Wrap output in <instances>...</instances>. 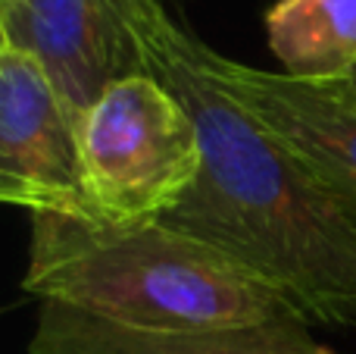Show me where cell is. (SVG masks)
Wrapping results in <instances>:
<instances>
[{
  "instance_id": "obj_4",
  "label": "cell",
  "mask_w": 356,
  "mask_h": 354,
  "mask_svg": "<svg viewBox=\"0 0 356 354\" xmlns=\"http://www.w3.org/2000/svg\"><path fill=\"white\" fill-rule=\"evenodd\" d=\"M0 201L31 217L97 220L85 182L81 119L35 56L0 44Z\"/></svg>"
},
{
  "instance_id": "obj_8",
  "label": "cell",
  "mask_w": 356,
  "mask_h": 354,
  "mask_svg": "<svg viewBox=\"0 0 356 354\" xmlns=\"http://www.w3.org/2000/svg\"><path fill=\"white\" fill-rule=\"evenodd\" d=\"M266 35L288 75L344 82L356 66V0H278Z\"/></svg>"
},
{
  "instance_id": "obj_2",
  "label": "cell",
  "mask_w": 356,
  "mask_h": 354,
  "mask_svg": "<svg viewBox=\"0 0 356 354\" xmlns=\"http://www.w3.org/2000/svg\"><path fill=\"white\" fill-rule=\"evenodd\" d=\"M22 288L44 305L138 332H213L309 323L225 251L163 223L31 217Z\"/></svg>"
},
{
  "instance_id": "obj_1",
  "label": "cell",
  "mask_w": 356,
  "mask_h": 354,
  "mask_svg": "<svg viewBox=\"0 0 356 354\" xmlns=\"http://www.w3.org/2000/svg\"><path fill=\"white\" fill-rule=\"evenodd\" d=\"M141 72L175 91L200 132L203 169L156 223L244 263L307 320L356 326V201L307 169L197 60V38L160 0H119Z\"/></svg>"
},
{
  "instance_id": "obj_9",
  "label": "cell",
  "mask_w": 356,
  "mask_h": 354,
  "mask_svg": "<svg viewBox=\"0 0 356 354\" xmlns=\"http://www.w3.org/2000/svg\"><path fill=\"white\" fill-rule=\"evenodd\" d=\"M334 85H338V88H341V91H344V94H347V98H350V100H353V104H356V66H353V72H350V75H347V79H344V82H334Z\"/></svg>"
},
{
  "instance_id": "obj_3",
  "label": "cell",
  "mask_w": 356,
  "mask_h": 354,
  "mask_svg": "<svg viewBox=\"0 0 356 354\" xmlns=\"http://www.w3.org/2000/svg\"><path fill=\"white\" fill-rule=\"evenodd\" d=\"M81 157L94 213L113 226L163 220L203 169L194 116L150 72L116 79L88 107Z\"/></svg>"
},
{
  "instance_id": "obj_7",
  "label": "cell",
  "mask_w": 356,
  "mask_h": 354,
  "mask_svg": "<svg viewBox=\"0 0 356 354\" xmlns=\"http://www.w3.org/2000/svg\"><path fill=\"white\" fill-rule=\"evenodd\" d=\"M29 354H334L313 342L307 323L247 326L213 332H138L88 317L63 305H44Z\"/></svg>"
},
{
  "instance_id": "obj_6",
  "label": "cell",
  "mask_w": 356,
  "mask_h": 354,
  "mask_svg": "<svg viewBox=\"0 0 356 354\" xmlns=\"http://www.w3.org/2000/svg\"><path fill=\"white\" fill-rule=\"evenodd\" d=\"M0 44L35 56L79 119L116 79L141 72L119 0H0Z\"/></svg>"
},
{
  "instance_id": "obj_5",
  "label": "cell",
  "mask_w": 356,
  "mask_h": 354,
  "mask_svg": "<svg viewBox=\"0 0 356 354\" xmlns=\"http://www.w3.org/2000/svg\"><path fill=\"white\" fill-rule=\"evenodd\" d=\"M203 72L278 144L356 201V104L334 82H307L228 60L197 38Z\"/></svg>"
}]
</instances>
